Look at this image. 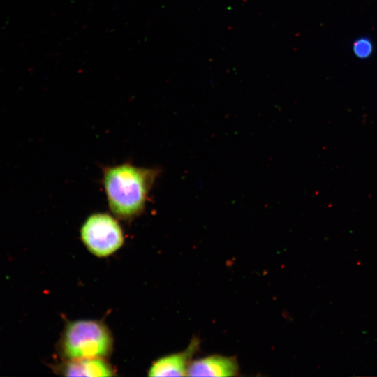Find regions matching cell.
Returning <instances> with one entry per match:
<instances>
[{"mask_svg":"<svg viewBox=\"0 0 377 377\" xmlns=\"http://www.w3.org/2000/svg\"><path fill=\"white\" fill-rule=\"evenodd\" d=\"M158 173L130 164L105 169L103 184L111 212L122 220L140 215Z\"/></svg>","mask_w":377,"mask_h":377,"instance_id":"cell-1","label":"cell"},{"mask_svg":"<svg viewBox=\"0 0 377 377\" xmlns=\"http://www.w3.org/2000/svg\"><path fill=\"white\" fill-rule=\"evenodd\" d=\"M60 349L68 360L103 358L112 349V337L101 322L92 320L69 322L64 329Z\"/></svg>","mask_w":377,"mask_h":377,"instance_id":"cell-2","label":"cell"},{"mask_svg":"<svg viewBox=\"0 0 377 377\" xmlns=\"http://www.w3.org/2000/svg\"><path fill=\"white\" fill-rule=\"evenodd\" d=\"M81 239L87 249L98 257H105L118 250L124 243L119 223L105 213L89 216L81 228Z\"/></svg>","mask_w":377,"mask_h":377,"instance_id":"cell-3","label":"cell"},{"mask_svg":"<svg viewBox=\"0 0 377 377\" xmlns=\"http://www.w3.org/2000/svg\"><path fill=\"white\" fill-rule=\"evenodd\" d=\"M198 343L195 340L185 350L159 358L153 362L149 369V376H186L191 356L198 348Z\"/></svg>","mask_w":377,"mask_h":377,"instance_id":"cell-4","label":"cell"},{"mask_svg":"<svg viewBox=\"0 0 377 377\" xmlns=\"http://www.w3.org/2000/svg\"><path fill=\"white\" fill-rule=\"evenodd\" d=\"M238 364L232 357L219 355L205 357L191 362L188 369L189 376H234Z\"/></svg>","mask_w":377,"mask_h":377,"instance_id":"cell-5","label":"cell"},{"mask_svg":"<svg viewBox=\"0 0 377 377\" xmlns=\"http://www.w3.org/2000/svg\"><path fill=\"white\" fill-rule=\"evenodd\" d=\"M58 371L66 376H112L111 366L101 357L68 360L61 364Z\"/></svg>","mask_w":377,"mask_h":377,"instance_id":"cell-6","label":"cell"},{"mask_svg":"<svg viewBox=\"0 0 377 377\" xmlns=\"http://www.w3.org/2000/svg\"><path fill=\"white\" fill-rule=\"evenodd\" d=\"M354 54L359 59H367L373 53L374 45L371 40L366 36L356 39L352 45Z\"/></svg>","mask_w":377,"mask_h":377,"instance_id":"cell-7","label":"cell"}]
</instances>
